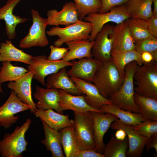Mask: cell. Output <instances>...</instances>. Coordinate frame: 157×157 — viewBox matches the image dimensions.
<instances>
[{
	"label": "cell",
	"mask_w": 157,
	"mask_h": 157,
	"mask_svg": "<svg viewBox=\"0 0 157 157\" xmlns=\"http://www.w3.org/2000/svg\"><path fill=\"white\" fill-rule=\"evenodd\" d=\"M138 66L136 61L131 62L126 65L125 76L121 85L108 99L113 104L120 108L135 113H139L134 99L133 76Z\"/></svg>",
	"instance_id": "cell-1"
},
{
	"label": "cell",
	"mask_w": 157,
	"mask_h": 157,
	"mask_svg": "<svg viewBox=\"0 0 157 157\" xmlns=\"http://www.w3.org/2000/svg\"><path fill=\"white\" fill-rule=\"evenodd\" d=\"M123 79L115 65L110 60L101 63L92 82L101 94L108 99L119 88Z\"/></svg>",
	"instance_id": "cell-2"
},
{
	"label": "cell",
	"mask_w": 157,
	"mask_h": 157,
	"mask_svg": "<svg viewBox=\"0 0 157 157\" xmlns=\"http://www.w3.org/2000/svg\"><path fill=\"white\" fill-rule=\"evenodd\" d=\"M135 91L142 96L157 100V61L138 66L133 76Z\"/></svg>",
	"instance_id": "cell-3"
},
{
	"label": "cell",
	"mask_w": 157,
	"mask_h": 157,
	"mask_svg": "<svg viewBox=\"0 0 157 157\" xmlns=\"http://www.w3.org/2000/svg\"><path fill=\"white\" fill-rule=\"evenodd\" d=\"M32 121L27 119L21 126H17L11 133H7L0 140V154L2 157H22V153L27 151L28 143L25 134Z\"/></svg>",
	"instance_id": "cell-4"
},
{
	"label": "cell",
	"mask_w": 157,
	"mask_h": 157,
	"mask_svg": "<svg viewBox=\"0 0 157 157\" xmlns=\"http://www.w3.org/2000/svg\"><path fill=\"white\" fill-rule=\"evenodd\" d=\"M92 26L89 22L80 20L78 22L61 28L58 26L51 28L46 32L49 36H58L54 42V45L60 47L67 42L89 39Z\"/></svg>",
	"instance_id": "cell-5"
},
{
	"label": "cell",
	"mask_w": 157,
	"mask_h": 157,
	"mask_svg": "<svg viewBox=\"0 0 157 157\" xmlns=\"http://www.w3.org/2000/svg\"><path fill=\"white\" fill-rule=\"evenodd\" d=\"M74 133L79 150L95 151L96 146L90 111H74Z\"/></svg>",
	"instance_id": "cell-6"
},
{
	"label": "cell",
	"mask_w": 157,
	"mask_h": 157,
	"mask_svg": "<svg viewBox=\"0 0 157 157\" xmlns=\"http://www.w3.org/2000/svg\"><path fill=\"white\" fill-rule=\"evenodd\" d=\"M87 15L83 20L90 22L92 26L89 39L90 41L94 40L98 33L108 23L113 22L117 24L130 18L125 4L114 7L106 13H94Z\"/></svg>",
	"instance_id": "cell-7"
},
{
	"label": "cell",
	"mask_w": 157,
	"mask_h": 157,
	"mask_svg": "<svg viewBox=\"0 0 157 157\" xmlns=\"http://www.w3.org/2000/svg\"><path fill=\"white\" fill-rule=\"evenodd\" d=\"M31 12L32 24L28 34L20 41L19 47L24 49L34 46L45 47L49 43L46 33L48 25L47 19L41 17L39 13L34 9H31Z\"/></svg>",
	"instance_id": "cell-8"
},
{
	"label": "cell",
	"mask_w": 157,
	"mask_h": 157,
	"mask_svg": "<svg viewBox=\"0 0 157 157\" xmlns=\"http://www.w3.org/2000/svg\"><path fill=\"white\" fill-rule=\"evenodd\" d=\"M72 62L66 61L63 59L49 60L45 56L40 55L33 57L27 67L28 71L35 72L33 79L44 85L46 77L58 72L63 67L72 66Z\"/></svg>",
	"instance_id": "cell-9"
},
{
	"label": "cell",
	"mask_w": 157,
	"mask_h": 157,
	"mask_svg": "<svg viewBox=\"0 0 157 157\" xmlns=\"http://www.w3.org/2000/svg\"><path fill=\"white\" fill-rule=\"evenodd\" d=\"M31 106L21 101L13 90L6 102L0 107V125L5 129L10 128L18 120L17 113L30 110Z\"/></svg>",
	"instance_id": "cell-10"
},
{
	"label": "cell",
	"mask_w": 157,
	"mask_h": 157,
	"mask_svg": "<svg viewBox=\"0 0 157 157\" xmlns=\"http://www.w3.org/2000/svg\"><path fill=\"white\" fill-rule=\"evenodd\" d=\"M114 26L107 24L104 25L94 40L91 53L94 59L100 63L111 60Z\"/></svg>",
	"instance_id": "cell-11"
},
{
	"label": "cell",
	"mask_w": 157,
	"mask_h": 157,
	"mask_svg": "<svg viewBox=\"0 0 157 157\" xmlns=\"http://www.w3.org/2000/svg\"><path fill=\"white\" fill-rule=\"evenodd\" d=\"M92 118L93 129L96 148L95 151L103 154L106 145L103 138L111 124L118 119V117L110 113H101L90 111Z\"/></svg>",
	"instance_id": "cell-12"
},
{
	"label": "cell",
	"mask_w": 157,
	"mask_h": 157,
	"mask_svg": "<svg viewBox=\"0 0 157 157\" xmlns=\"http://www.w3.org/2000/svg\"><path fill=\"white\" fill-rule=\"evenodd\" d=\"M110 127L114 130L122 129L126 134L129 147L126 152L127 156L140 157L141 156L149 138L140 135L133 130L131 126L122 123L118 119L114 121Z\"/></svg>",
	"instance_id": "cell-13"
},
{
	"label": "cell",
	"mask_w": 157,
	"mask_h": 157,
	"mask_svg": "<svg viewBox=\"0 0 157 157\" xmlns=\"http://www.w3.org/2000/svg\"><path fill=\"white\" fill-rule=\"evenodd\" d=\"M34 73L33 71H28L19 80L10 81L7 84L21 101L31 106L30 112L33 113L37 109L32 96L31 82Z\"/></svg>",
	"instance_id": "cell-14"
},
{
	"label": "cell",
	"mask_w": 157,
	"mask_h": 157,
	"mask_svg": "<svg viewBox=\"0 0 157 157\" xmlns=\"http://www.w3.org/2000/svg\"><path fill=\"white\" fill-rule=\"evenodd\" d=\"M47 15L48 25L51 26H67L80 20L75 3L72 2L66 3L59 11L56 9L48 10Z\"/></svg>",
	"instance_id": "cell-15"
},
{
	"label": "cell",
	"mask_w": 157,
	"mask_h": 157,
	"mask_svg": "<svg viewBox=\"0 0 157 157\" xmlns=\"http://www.w3.org/2000/svg\"><path fill=\"white\" fill-rule=\"evenodd\" d=\"M70 78L82 94L85 95V101L92 107L100 110L103 105L113 104L109 99L101 94L94 84L75 77L71 76Z\"/></svg>",
	"instance_id": "cell-16"
},
{
	"label": "cell",
	"mask_w": 157,
	"mask_h": 157,
	"mask_svg": "<svg viewBox=\"0 0 157 157\" xmlns=\"http://www.w3.org/2000/svg\"><path fill=\"white\" fill-rule=\"evenodd\" d=\"M58 91L59 106L63 112L69 110L80 112L93 111L104 113L101 110L95 109L89 106L85 100L84 94L74 95L61 90H59Z\"/></svg>",
	"instance_id": "cell-17"
},
{
	"label": "cell",
	"mask_w": 157,
	"mask_h": 157,
	"mask_svg": "<svg viewBox=\"0 0 157 157\" xmlns=\"http://www.w3.org/2000/svg\"><path fill=\"white\" fill-rule=\"evenodd\" d=\"M34 94L38 101L35 105L37 109L46 110L53 109L57 112L63 114L59 106V89L54 88H44L37 85Z\"/></svg>",
	"instance_id": "cell-18"
},
{
	"label": "cell",
	"mask_w": 157,
	"mask_h": 157,
	"mask_svg": "<svg viewBox=\"0 0 157 157\" xmlns=\"http://www.w3.org/2000/svg\"><path fill=\"white\" fill-rule=\"evenodd\" d=\"M71 68L67 71L69 77L74 76L92 82L101 63L93 58H85L78 61L73 60Z\"/></svg>",
	"instance_id": "cell-19"
},
{
	"label": "cell",
	"mask_w": 157,
	"mask_h": 157,
	"mask_svg": "<svg viewBox=\"0 0 157 157\" xmlns=\"http://www.w3.org/2000/svg\"><path fill=\"white\" fill-rule=\"evenodd\" d=\"M21 0H8L4 6L0 8V20L3 19L5 22L6 34L9 39L15 38L17 26L28 20L13 14L14 9Z\"/></svg>",
	"instance_id": "cell-20"
},
{
	"label": "cell",
	"mask_w": 157,
	"mask_h": 157,
	"mask_svg": "<svg viewBox=\"0 0 157 157\" xmlns=\"http://www.w3.org/2000/svg\"><path fill=\"white\" fill-rule=\"evenodd\" d=\"M45 85L47 88L61 90L74 95L83 94L73 81L69 78L66 67H63L58 72L49 75Z\"/></svg>",
	"instance_id": "cell-21"
},
{
	"label": "cell",
	"mask_w": 157,
	"mask_h": 157,
	"mask_svg": "<svg viewBox=\"0 0 157 157\" xmlns=\"http://www.w3.org/2000/svg\"><path fill=\"white\" fill-rule=\"evenodd\" d=\"M112 38V50L128 51L135 49L134 42L126 20L114 26Z\"/></svg>",
	"instance_id": "cell-22"
},
{
	"label": "cell",
	"mask_w": 157,
	"mask_h": 157,
	"mask_svg": "<svg viewBox=\"0 0 157 157\" xmlns=\"http://www.w3.org/2000/svg\"><path fill=\"white\" fill-rule=\"evenodd\" d=\"M33 113L49 127L58 131L74 124V120L70 119L69 115H64L52 109H37Z\"/></svg>",
	"instance_id": "cell-23"
},
{
	"label": "cell",
	"mask_w": 157,
	"mask_h": 157,
	"mask_svg": "<svg viewBox=\"0 0 157 157\" xmlns=\"http://www.w3.org/2000/svg\"><path fill=\"white\" fill-rule=\"evenodd\" d=\"M94 40L89 39L70 41L66 43L69 50L62 59L69 62L77 59L80 60L85 58H93L91 50Z\"/></svg>",
	"instance_id": "cell-24"
},
{
	"label": "cell",
	"mask_w": 157,
	"mask_h": 157,
	"mask_svg": "<svg viewBox=\"0 0 157 157\" xmlns=\"http://www.w3.org/2000/svg\"><path fill=\"white\" fill-rule=\"evenodd\" d=\"M111 60L117 68L121 76L124 78V68L126 65L133 61H136L139 66L144 63L141 54L135 49L128 51L112 50Z\"/></svg>",
	"instance_id": "cell-25"
},
{
	"label": "cell",
	"mask_w": 157,
	"mask_h": 157,
	"mask_svg": "<svg viewBox=\"0 0 157 157\" xmlns=\"http://www.w3.org/2000/svg\"><path fill=\"white\" fill-rule=\"evenodd\" d=\"M100 110L104 113L114 115L121 123L130 126H135L146 119L140 113L124 110L113 104L103 105Z\"/></svg>",
	"instance_id": "cell-26"
},
{
	"label": "cell",
	"mask_w": 157,
	"mask_h": 157,
	"mask_svg": "<svg viewBox=\"0 0 157 157\" xmlns=\"http://www.w3.org/2000/svg\"><path fill=\"white\" fill-rule=\"evenodd\" d=\"M0 62L14 61L28 65L33 57L15 47L10 40L0 44Z\"/></svg>",
	"instance_id": "cell-27"
},
{
	"label": "cell",
	"mask_w": 157,
	"mask_h": 157,
	"mask_svg": "<svg viewBox=\"0 0 157 157\" xmlns=\"http://www.w3.org/2000/svg\"><path fill=\"white\" fill-rule=\"evenodd\" d=\"M42 123L45 138L41 142L50 151L52 157H64L62 150L60 135L59 131L49 127L43 121Z\"/></svg>",
	"instance_id": "cell-28"
},
{
	"label": "cell",
	"mask_w": 157,
	"mask_h": 157,
	"mask_svg": "<svg viewBox=\"0 0 157 157\" xmlns=\"http://www.w3.org/2000/svg\"><path fill=\"white\" fill-rule=\"evenodd\" d=\"M152 0H129L125 4L130 18L148 20L153 16Z\"/></svg>",
	"instance_id": "cell-29"
},
{
	"label": "cell",
	"mask_w": 157,
	"mask_h": 157,
	"mask_svg": "<svg viewBox=\"0 0 157 157\" xmlns=\"http://www.w3.org/2000/svg\"><path fill=\"white\" fill-rule=\"evenodd\" d=\"M134 101L139 113L146 119L157 121V100L142 96L135 91Z\"/></svg>",
	"instance_id": "cell-30"
},
{
	"label": "cell",
	"mask_w": 157,
	"mask_h": 157,
	"mask_svg": "<svg viewBox=\"0 0 157 157\" xmlns=\"http://www.w3.org/2000/svg\"><path fill=\"white\" fill-rule=\"evenodd\" d=\"M59 131L65 156L75 157L79 150L75 135L74 125L65 127Z\"/></svg>",
	"instance_id": "cell-31"
},
{
	"label": "cell",
	"mask_w": 157,
	"mask_h": 157,
	"mask_svg": "<svg viewBox=\"0 0 157 157\" xmlns=\"http://www.w3.org/2000/svg\"><path fill=\"white\" fill-rule=\"evenodd\" d=\"M127 24L134 42L147 39L151 35L147 28V20L130 18Z\"/></svg>",
	"instance_id": "cell-32"
},
{
	"label": "cell",
	"mask_w": 157,
	"mask_h": 157,
	"mask_svg": "<svg viewBox=\"0 0 157 157\" xmlns=\"http://www.w3.org/2000/svg\"><path fill=\"white\" fill-rule=\"evenodd\" d=\"M129 147L128 138L122 140L111 135L110 140L106 146L103 154L104 157H126Z\"/></svg>",
	"instance_id": "cell-33"
},
{
	"label": "cell",
	"mask_w": 157,
	"mask_h": 157,
	"mask_svg": "<svg viewBox=\"0 0 157 157\" xmlns=\"http://www.w3.org/2000/svg\"><path fill=\"white\" fill-rule=\"evenodd\" d=\"M28 71L23 67L13 65L10 62L3 61L0 71V83L16 81Z\"/></svg>",
	"instance_id": "cell-34"
},
{
	"label": "cell",
	"mask_w": 157,
	"mask_h": 157,
	"mask_svg": "<svg viewBox=\"0 0 157 157\" xmlns=\"http://www.w3.org/2000/svg\"><path fill=\"white\" fill-rule=\"evenodd\" d=\"M74 0L78 12L79 19L81 21L88 14L98 13L102 6L100 0Z\"/></svg>",
	"instance_id": "cell-35"
},
{
	"label": "cell",
	"mask_w": 157,
	"mask_h": 157,
	"mask_svg": "<svg viewBox=\"0 0 157 157\" xmlns=\"http://www.w3.org/2000/svg\"><path fill=\"white\" fill-rule=\"evenodd\" d=\"M135 50L139 53L148 52L157 61V38L152 35L144 40L134 42Z\"/></svg>",
	"instance_id": "cell-36"
},
{
	"label": "cell",
	"mask_w": 157,
	"mask_h": 157,
	"mask_svg": "<svg viewBox=\"0 0 157 157\" xmlns=\"http://www.w3.org/2000/svg\"><path fill=\"white\" fill-rule=\"evenodd\" d=\"M131 127L140 135L150 138L157 133V121L146 119L135 126Z\"/></svg>",
	"instance_id": "cell-37"
},
{
	"label": "cell",
	"mask_w": 157,
	"mask_h": 157,
	"mask_svg": "<svg viewBox=\"0 0 157 157\" xmlns=\"http://www.w3.org/2000/svg\"><path fill=\"white\" fill-rule=\"evenodd\" d=\"M50 53L48 60H57L62 59L69 50L68 48L61 47L53 45L50 46Z\"/></svg>",
	"instance_id": "cell-38"
},
{
	"label": "cell",
	"mask_w": 157,
	"mask_h": 157,
	"mask_svg": "<svg viewBox=\"0 0 157 157\" xmlns=\"http://www.w3.org/2000/svg\"><path fill=\"white\" fill-rule=\"evenodd\" d=\"M102 3L101 8L98 12L99 13H107L116 6L126 4L129 0H100Z\"/></svg>",
	"instance_id": "cell-39"
},
{
	"label": "cell",
	"mask_w": 157,
	"mask_h": 157,
	"mask_svg": "<svg viewBox=\"0 0 157 157\" xmlns=\"http://www.w3.org/2000/svg\"><path fill=\"white\" fill-rule=\"evenodd\" d=\"M147 28L152 35L157 38V17L152 16L147 20Z\"/></svg>",
	"instance_id": "cell-40"
},
{
	"label": "cell",
	"mask_w": 157,
	"mask_h": 157,
	"mask_svg": "<svg viewBox=\"0 0 157 157\" xmlns=\"http://www.w3.org/2000/svg\"><path fill=\"white\" fill-rule=\"evenodd\" d=\"M75 157H104V156L103 154L99 153L93 150L88 149L79 150Z\"/></svg>",
	"instance_id": "cell-41"
},
{
	"label": "cell",
	"mask_w": 157,
	"mask_h": 157,
	"mask_svg": "<svg viewBox=\"0 0 157 157\" xmlns=\"http://www.w3.org/2000/svg\"><path fill=\"white\" fill-rule=\"evenodd\" d=\"M146 150L148 151L151 148L154 149L157 154V133L150 138L146 143L145 146Z\"/></svg>",
	"instance_id": "cell-42"
},
{
	"label": "cell",
	"mask_w": 157,
	"mask_h": 157,
	"mask_svg": "<svg viewBox=\"0 0 157 157\" xmlns=\"http://www.w3.org/2000/svg\"><path fill=\"white\" fill-rule=\"evenodd\" d=\"M141 56L144 63H149L154 60L152 55L149 52H143L141 53Z\"/></svg>",
	"instance_id": "cell-43"
},
{
	"label": "cell",
	"mask_w": 157,
	"mask_h": 157,
	"mask_svg": "<svg viewBox=\"0 0 157 157\" xmlns=\"http://www.w3.org/2000/svg\"><path fill=\"white\" fill-rule=\"evenodd\" d=\"M116 130L115 134V137L116 138L119 140H122L125 138L127 135L124 130L119 129Z\"/></svg>",
	"instance_id": "cell-44"
},
{
	"label": "cell",
	"mask_w": 157,
	"mask_h": 157,
	"mask_svg": "<svg viewBox=\"0 0 157 157\" xmlns=\"http://www.w3.org/2000/svg\"><path fill=\"white\" fill-rule=\"evenodd\" d=\"M154 9L152 10L153 16L157 17V0H152Z\"/></svg>",
	"instance_id": "cell-45"
},
{
	"label": "cell",
	"mask_w": 157,
	"mask_h": 157,
	"mask_svg": "<svg viewBox=\"0 0 157 157\" xmlns=\"http://www.w3.org/2000/svg\"><path fill=\"white\" fill-rule=\"evenodd\" d=\"M1 67H0V71L1 69ZM0 93L2 94L3 93V91L1 87V84L0 83Z\"/></svg>",
	"instance_id": "cell-46"
}]
</instances>
